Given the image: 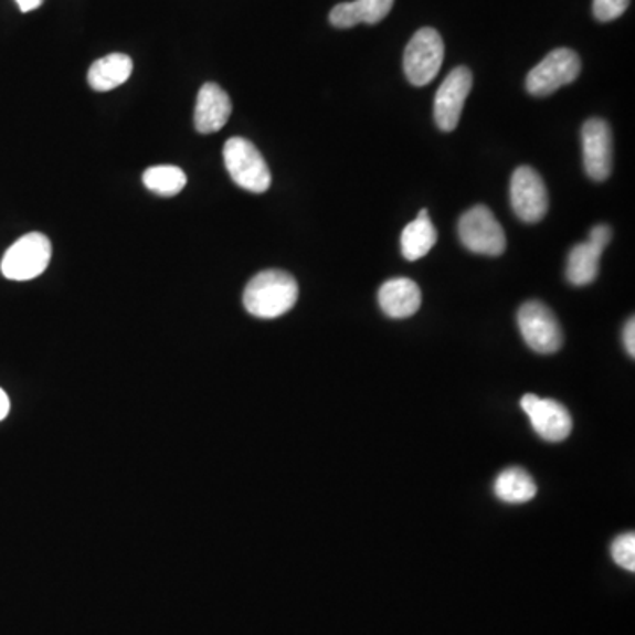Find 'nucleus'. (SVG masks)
I'll return each mask as SVG.
<instances>
[{"instance_id": "412c9836", "label": "nucleus", "mask_w": 635, "mask_h": 635, "mask_svg": "<svg viewBox=\"0 0 635 635\" xmlns=\"http://www.w3.org/2000/svg\"><path fill=\"white\" fill-rule=\"evenodd\" d=\"M631 6V0H593V17L599 22H613L622 17Z\"/></svg>"}, {"instance_id": "a211bd4d", "label": "nucleus", "mask_w": 635, "mask_h": 635, "mask_svg": "<svg viewBox=\"0 0 635 635\" xmlns=\"http://www.w3.org/2000/svg\"><path fill=\"white\" fill-rule=\"evenodd\" d=\"M495 493L501 501L510 505H521L533 500L537 495V484L528 472L522 468L505 469L495 483Z\"/></svg>"}, {"instance_id": "9b49d317", "label": "nucleus", "mask_w": 635, "mask_h": 635, "mask_svg": "<svg viewBox=\"0 0 635 635\" xmlns=\"http://www.w3.org/2000/svg\"><path fill=\"white\" fill-rule=\"evenodd\" d=\"M583 161L588 177L595 182L610 179L613 171V131L604 119H590L581 131Z\"/></svg>"}, {"instance_id": "f8f14e48", "label": "nucleus", "mask_w": 635, "mask_h": 635, "mask_svg": "<svg viewBox=\"0 0 635 635\" xmlns=\"http://www.w3.org/2000/svg\"><path fill=\"white\" fill-rule=\"evenodd\" d=\"M232 115V102L229 94L218 84H205L200 88L194 106V127L202 135L223 129Z\"/></svg>"}, {"instance_id": "9d476101", "label": "nucleus", "mask_w": 635, "mask_h": 635, "mask_svg": "<svg viewBox=\"0 0 635 635\" xmlns=\"http://www.w3.org/2000/svg\"><path fill=\"white\" fill-rule=\"evenodd\" d=\"M521 408L530 419L535 433L546 442H563L572 433V415L554 399L526 394L522 395Z\"/></svg>"}, {"instance_id": "2eb2a0df", "label": "nucleus", "mask_w": 635, "mask_h": 635, "mask_svg": "<svg viewBox=\"0 0 635 635\" xmlns=\"http://www.w3.org/2000/svg\"><path fill=\"white\" fill-rule=\"evenodd\" d=\"M133 73V61L126 53H110L94 62L88 70V84L97 93H108L126 84Z\"/></svg>"}, {"instance_id": "393cba45", "label": "nucleus", "mask_w": 635, "mask_h": 635, "mask_svg": "<svg viewBox=\"0 0 635 635\" xmlns=\"http://www.w3.org/2000/svg\"><path fill=\"white\" fill-rule=\"evenodd\" d=\"M9 398L4 390L0 389V421H4L9 413Z\"/></svg>"}, {"instance_id": "f257e3e1", "label": "nucleus", "mask_w": 635, "mask_h": 635, "mask_svg": "<svg viewBox=\"0 0 635 635\" xmlns=\"http://www.w3.org/2000/svg\"><path fill=\"white\" fill-rule=\"evenodd\" d=\"M298 285L288 272L263 271L247 283L244 289V307L250 315L272 320L286 315L297 304Z\"/></svg>"}, {"instance_id": "dca6fc26", "label": "nucleus", "mask_w": 635, "mask_h": 635, "mask_svg": "<svg viewBox=\"0 0 635 635\" xmlns=\"http://www.w3.org/2000/svg\"><path fill=\"white\" fill-rule=\"evenodd\" d=\"M436 241H438V232L434 229L433 221L430 220V212L427 209H422L416 220L406 224V229L401 233V251L408 262H416L433 250Z\"/></svg>"}, {"instance_id": "5701e85b", "label": "nucleus", "mask_w": 635, "mask_h": 635, "mask_svg": "<svg viewBox=\"0 0 635 635\" xmlns=\"http://www.w3.org/2000/svg\"><path fill=\"white\" fill-rule=\"evenodd\" d=\"M623 345H625V350H627L631 359L635 357V321L634 318L627 321L625 325V330H623Z\"/></svg>"}, {"instance_id": "f3484780", "label": "nucleus", "mask_w": 635, "mask_h": 635, "mask_svg": "<svg viewBox=\"0 0 635 635\" xmlns=\"http://www.w3.org/2000/svg\"><path fill=\"white\" fill-rule=\"evenodd\" d=\"M602 253L604 250L590 241L572 247L567 260V281L570 285H592L593 281L599 277Z\"/></svg>"}, {"instance_id": "7ed1b4c3", "label": "nucleus", "mask_w": 635, "mask_h": 635, "mask_svg": "<svg viewBox=\"0 0 635 635\" xmlns=\"http://www.w3.org/2000/svg\"><path fill=\"white\" fill-rule=\"evenodd\" d=\"M443 59L445 44L440 32L433 27L416 31L404 50L403 66L408 82L415 87L431 84L442 70Z\"/></svg>"}, {"instance_id": "20e7f679", "label": "nucleus", "mask_w": 635, "mask_h": 635, "mask_svg": "<svg viewBox=\"0 0 635 635\" xmlns=\"http://www.w3.org/2000/svg\"><path fill=\"white\" fill-rule=\"evenodd\" d=\"M457 232L463 246L475 254L500 256L507 247L504 229L486 205L474 207L461 215Z\"/></svg>"}, {"instance_id": "6ab92c4d", "label": "nucleus", "mask_w": 635, "mask_h": 635, "mask_svg": "<svg viewBox=\"0 0 635 635\" xmlns=\"http://www.w3.org/2000/svg\"><path fill=\"white\" fill-rule=\"evenodd\" d=\"M188 177L184 171L173 165L152 167L144 173L145 188L159 197H176L186 188Z\"/></svg>"}, {"instance_id": "4be33fe9", "label": "nucleus", "mask_w": 635, "mask_h": 635, "mask_svg": "<svg viewBox=\"0 0 635 635\" xmlns=\"http://www.w3.org/2000/svg\"><path fill=\"white\" fill-rule=\"evenodd\" d=\"M611 239H613V230H611L607 224H596L595 229L590 232V242L602 247V250H605Z\"/></svg>"}, {"instance_id": "39448f33", "label": "nucleus", "mask_w": 635, "mask_h": 635, "mask_svg": "<svg viewBox=\"0 0 635 635\" xmlns=\"http://www.w3.org/2000/svg\"><path fill=\"white\" fill-rule=\"evenodd\" d=\"M517 325L526 345L537 353L551 356L563 347V330L557 315L539 300L522 304Z\"/></svg>"}, {"instance_id": "1a4fd4ad", "label": "nucleus", "mask_w": 635, "mask_h": 635, "mask_svg": "<svg viewBox=\"0 0 635 635\" xmlns=\"http://www.w3.org/2000/svg\"><path fill=\"white\" fill-rule=\"evenodd\" d=\"M474 87V75L466 66L456 67L443 80L434 97V120L442 131L451 133L459 126L461 114Z\"/></svg>"}, {"instance_id": "0eeeda50", "label": "nucleus", "mask_w": 635, "mask_h": 635, "mask_svg": "<svg viewBox=\"0 0 635 635\" xmlns=\"http://www.w3.org/2000/svg\"><path fill=\"white\" fill-rule=\"evenodd\" d=\"M581 59L574 50H552L526 76V91L535 97H548L578 80Z\"/></svg>"}, {"instance_id": "b1692460", "label": "nucleus", "mask_w": 635, "mask_h": 635, "mask_svg": "<svg viewBox=\"0 0 635 635\" xmlns=\"http://www.w3.org/2000/svg\"><path fill=\"white\" fill-rule=\"evenodd\" d=\"M17 4L22 13H31L43 4V0H17Z\"/></svg>"}, {"instance_id": "ddd939ff", "label": "nucleus", "mask_w": 635, "mask_h": 635, "mask_svg": "<svg viewBox=\"0 0 635 635\" xmlns=\"http://www.w3.org/2000/svg\"><path fill=\"white\" fill-rule=\"evenodd\" d=\"M378 304L389 318L404 320L421 309V288L408 277L385 281L378 292Z\"/></svg>"}, {"instance_id": "4468645a", "label": "nucleus", "mask_w": 635, "mask_h": 635, "mask_svg": "<svg viewBox=\"0 0 635 635\" xmlns=\"http://www.w3.org/2000/svg\"><path fill=\"white\" fill-rule=\"evenodd\" d=\"M394 0H353L341 2L330 11L329 20L338 29H351L359 23L374 25L389 17Z\"/></svg>"}, {"instance_id": "aec40b11", "label": "nucleus", "mask_w": 635, "mask_h": 635, "mask_svg": "<svg viewBox=\"0 0 635 635\" xmlns=\"http://www.w3.org/2000/svg\"><path fill=\"white\" fill-rule=\"evenodd\" d=\"M611 554H613L616 565L628 570V572H635V535L632 531L620 535L618 539L614 540L613 546H611Z\"/></svg>"}, {"instance_id": "6e6552de", "label": "nucleus", "mask_w": 635, "mask_h": 635, "mask_svg": "<svg viewBox=\"0 0 635 635\" xmlns=\"http://www.w3.org/2000/svg\"><path fill=\"white\" fill-rule=\"evenodd\" d=\"M510 205L522 223H539L548 214V188L535 168L519 167L514 171L510 179Z\"/></svg>"}, {"instance_id": "423d86ee", "label": "nucleus", "mask_w": 635, "mask_h": 635, "mask_svg": "<svg viewBox=\"0 0 635 635\" xmlns=\"http://www.w3.org/2000/svg\"><path fill=\"white\" fill-rule=\"evenodd\" d=\"M50 258V239L43 233H27L6 251L0 271L11 281H31L46 271Z\"/></svg>"}, {"instance_id": "f03ea898", "label": "nucleus", "mask_w": 635, "mask_h": 635, "mask_svg": "<svg viewBox=\"0 0 635 635\" xmlns=\"http://www.w3.org/2000/svg\"><path fill=\"white\" fill-rule=\"evenodd\" d=\"M224 165L239 188L262 194L271 188L272 176L267 162L250 140L235 136L224 144Z\"/></svg>"}]
</instances>
